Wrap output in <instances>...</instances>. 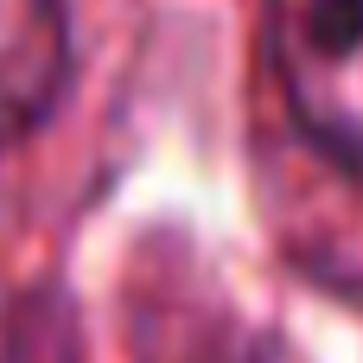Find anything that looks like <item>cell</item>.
Here are the masks:
<instances>
[{
  "mask_svg": "<svg viewBox=\"0 0 363 363\" xmlns=\"http://www.w3.org/2000/svg\"><path fill=\"white\" fill-rule=\"evenodd\" d=\"M268 57L313 147L363 179V0H268Z\"/></svg>",
  "mask_w": 363,
  "mask_h": 363,
  "instance_id": "1",
  "label": "cell"
},
{
  "mask_svg": "<svg viewBox=\"0 0 363 363\" xmlns=\"http://www.w3.org/2000/svg\"><path fill=\"white\" fill-rule=\"evenodd\" d=\"M70 19L64 0H0V140L45 121L64 89Z\"/></svg>",
  "mask_w": 363,
  "mask_h": 363,
  "instance_id": "2",
  "label": "cell"
}]
</instances>
